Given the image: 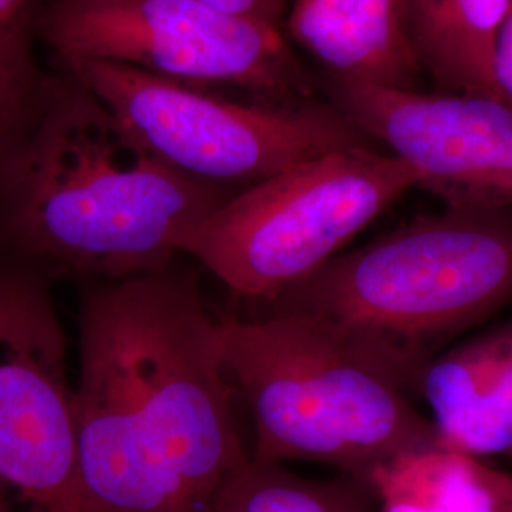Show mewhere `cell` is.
Wrapping results in <instances>:
<instances>
[{"instance_id":"cell-1","label":"cell","mask_w":512,"mask_h":512,"mask_svg":"<svg viewBox=\"0 0 512 512\" xmlns=\"http://www.w3.org/2000/svg\"><path fill=\"white\" fill-rule=\"evenodd\" d=\"M179 258L84 285L74 416L88 512H209L251 458L234 421L222 319Z\"/></svg>"},{"instance_id":"cell-2","label":"cell","mask_w":512,"mask_h":512,"mask_svg":"<svg viewBox=\"0 0 512 512\" xmlns=\"http://www.w3.org/2000/svg\"><path fill=\"white\" fill-rule=\"evenodd\" d=\"M238 192L156 160L84 84L57 71L0 183V264L50 285L156 272Z\"/></svg>"},{"instance_id":"cell-3","label":"cell","mask_w":512,"mask_h":512,"mask_svg":"<svg viewBox=\"0 0 512 512\" xmlns=\"http://www.w3.org/2000/svg\"><path fill=\"white\" fill-rule=\"evenodd\" d=\"M222 359L260 461L317 463L370 484L395 459L442 444L365 344L310 315L258 308L222 319Z\"/></svg>"},{"instance_id":"cell-4","label":"cell","mask_w":512,"mask_h":512,"mask_svg":"<svg viewBox=\"0 0 512 512\" xmlns=\"http://www.w3.org/2000/svg\"><path fill=\"white\" fill-rule=\"evenodd\" d=\"M511 302V213L446 207L334 256L258 306L346 330L412 397L423 366Z\"/></svg>"},{"instance_id":"cell-5","label":"cell","mask_w":512,"mask_h":512,"mask_svg":"<svg viewBox=\"0 0 512 512\" xmlns=\"http://www.w3.org/2000/svg\"><path fill=\"white\" fill-rule=\"evenodd\" d=\"M420 175L372 147L336 150L239 190L190 230L179 255L262 304L321 270Z\"/></svg>"},{"instance_id":"cell-6","label":"cell","mask_w":512,"mask_h":512,"mask_svg":"<svg viewBox=\"0 0 512 512\" xmlns=\"http://www.w3.org/2000/svg\"><path fill=\"white\" fill-rule=\"evenodd\" d=\"M112 112L162 164L202 183L243 190L336 150L370 141L332 103L234 101L126 65L59 67Z\"/></svg>"},{"instance_id":"cell-7","label":"cell","mask_w":512,"mask_h":512,"mask_svg":"<svg viewBox=\"0 0 512 512\" xmlns=\"http://www.w3.org/2000/svg\"><path fill=\"white\" fill-rule=\"evenodd\" d=\"M35 37L59 67L101 61L196 88L234 86L266 103L317 99V78L283 29L203 0H42Z\"/></svg>"},{"instance_id":"cell-8","label":"cell","mask_w":512,"mask_h":512,"mask_svg":"<svg viewBox=\"0 0 512 512\" xmlns=\"http://www.w3.org/2000/svg\"><path fill=\"white\" fill-rule=\"evenodd\" d=\"M0 501L10 512H88L50 283L8 264H0Z\"/></svg>"},{"instance_id":"cell-9","label":"cell","mask_w":512,"mask_h":512,"mask_svg":"<svg viewBox=\"0 0 512 512\" xmlns=\"http://www.w3.org/2000/svg\"><path fill=\"white\" fill-rule=\"evenodd\" d=\"M330 103L446 207L512 209V109L480 93L329 82Z\"/></svg>"},{"instance_id":"cell-10","label":"cell","mask_w":512,"mask_h":512,"mask_svg":"<svg viewBox=\"0 0 512 512\" xmlns=\"http://www.w3.org/2000/svg\"><path fill=\"white\" fill-rule=\"evenodd\" d=\"M412 397L429 408L442 446L512 461V319L442 349Z\"/></svg>"},{"instance_id":"cell-11","label":"cell","mask_w":512,"mask_h":512,"mask_svg":"<svg viewBox=\"0 0 512 512\" xmlns=\"http://www.w3.org/2000/svg\"><path fill=\"white\" fill-rule=\"evenodd\" d=\"M285 27L329 82L416 90L403 0H293Z\"/></svg>"},{"instance_id":"cell-12","label":"cell","mask_w":512,"mask_h":512,"mask_svg":"<svg viewBox=\"0 0 512 512\" xmlns=\"http://www.w3.org/2000/svg\"><path fill=\"white\" fill-rule=\"evenodd\" d=\"M512 0H403L421 71L448 93L492 95V54Z\"/></svg>"},{"instance_id":"cell-13","label":"cell","mask_w":512,"mask_h":512,"mask_svg":"<svg viewBox=\"0 0 512 512\" xmlns=\"http://www.w3.org/2000/svg\"><path fill=\"white\" fill-rule=\"evenodd\" d=\"M370 486L378 512H512V473L442 444L395 459Z\"/></svg>"},{"instance_id":"cell-14","label":"cell","mask_w":512,"mask_h":512,"mask_svg":"<svg viewBox=\"0 0 512 512\" xmlns=\"http://www.w3.org/2000/svg\"><path fill=\"white\" fill-rule=\"evenodd\" d=\"M209 512H378V501L359 478H306L251 456L220 486Z\"/></svg>"},{"instance_id":"cell-15","label":"cell","mask_w":512,"mask_h":512,"mask_svg":"<svg viewBox=\"0 0 512 512\" xmlns=\"http://www.w3.org/2000/svg\"><path fill=\"white\" fill-rule=\"evenodd\" d=\"M35 48V14L0 33V183L35 126L54 78Z\"/></svg>"},{"instance_id":"cell-16","label":"cell","mask_w":512,"mask_h":512,"mask_svg":"<svg viewBox=\"0 0 512 512\" xmlns=\"http://www.w3.org/2000/svg\"><path fill=\"white\" fill-rule=\"evenodd\" d=\"M222 12L239 18L255 19L260 23L281 29L293 0H203Z\"/></svg>"},{"instance_id":"cell-17","label":"cell","mask_w":512,"mask_h":512,"mask_svg":"<svg viewBox=\"0 0 512 512\" xmlns=\"http://www.w3.org/2000/svg\"><path fill=\"white\" fill-rule=\"evenodd\" d=\"M492 82L495 97L512 109V6L495 37Z\"/></svg>"},{"instance_id":"cell-18","label":"cell","mask_w":512,"mask_h":512,"mask_svg":"<svg viewBox=\"0 0 512 512\" xmlns=\"http://www.w3.org/2000/svg\"><path fill=\"white\" fill-rule=\"evenodd\" d=\"M42 0H0V33L31 18Z\"/></svg>"},{"instance_id":"cell-19","label":"cell","mask_w":512,"mask_h":512,"mask_svg":"<svg viewBox=\"0 0 512 512\" xmlns=\"http://www.w3.org/2000/svg\"><path fill=\"white\" fill-rule=\"evenodd\" d=\"M0 512H10V511H8V509H6V507H4V505H2V503H0Z\"/></svg>"}]
</instances>
